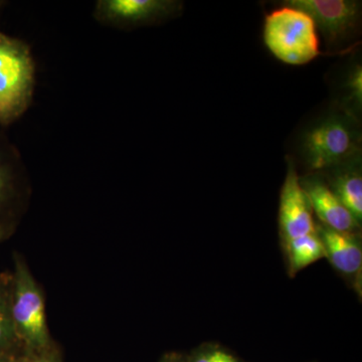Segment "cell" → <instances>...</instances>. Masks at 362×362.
I'll return each instance as SVG.
<instances>
[{"label":"cell","mask_w":362,"mask_h":362,"mask_svg":"<svg viewBox=\"0 0 362 362\" xmlns=\"http://www.w3.org/2000/svg\"><path fill=\"white\" fill-rule=\"evenodd\" d=\"M35 89V64L30 47L0 32V126L16 122L30 108Z\"/></svg>","instance_id":"1"},{"label":"cell","mask_w":362,"mask_h":362,"mask_svg":"<svg viewBox=\"0 0 362 362\" xmlns=\"http://www.w3.org/2000/svg\"><path fill=\"white\" fill-rule=\"evenodd\" d=\"M264 42L276 58L288 65H305L320 54L311 16L287 4L267 14Z\"/></svg>","instance_id":"2"},{"label":"cell","mask_w":362,"mask_h":362,"mask_svg":"<svg viewBox=\"0 0 362 362\" xmlns=\"http://www.w3.org/2000/svg\"><path fill=\"white\" fill-rule=\"evenodd\" d=\"M11 312L18 342L25 354L52 345L45 317V298L37 281L20 255H14Z\"/></svg>","instance_id":"3"},{"label":"cell","mask_w":362,"mask_h":362,"mask_svg":"<svg viewBox=\"0 0 362 362\" xmlns=\"http://www.w3.org/2000/svg\"><path fill=\"white\" fill-rule=\"evenodd\" d=\"M357 142L356 133L347 121L331 117L305 136L304 157L312 170L333 168L354 156Z\"/></svg>","instance_id":"4"},{"label":"cell","mask_w":362,"mask_h":362,"mask_svg":"<svg viewBox=\"0 0 362 362\" xmlns=\"http://www.w3.org/2000/svg\"><path fill=\"white\" fill-rule=\"evenodd\" d=\"M180 6V2L173 0H99L93 18L114 30H133L165 20L177 13Z\"/></svg>","instance_id":"5"},{"label":"cell","mask_w":362,"mask_h":362,"mask_svg":"<svg viewBox=\"0 0 362 362\" xmlns=\"http://www.w3.org/2000/svg\"><path fill=\"white\" fill-rule=\"evenodd\" d=\"M285 4L309 14L328 42L354 32L361 16V4L352 0H289Z\"/></svg>","instance_id":"6"},{"label":"cell","mask_w":362,"mask_h":362,"mask_svg":"<svg viewBox=\"0 0 362 362\" xmlns=\"http://www.w3.org/2000/svg\"><path fill=\"white\" fill-rule=\"evenodd\" d=\"M279 221L285 243L316 232L310 201L293 164L281 192Z\"/></svg>","instance_id":"7"},{"label":"cell","mask_w":362,"mask_h":362,"mask_svg":"<svg viewBox=\"0 0 362 362\" xmlns=\"http://www.w3.org/2000/svg\"><path fill=\"white\" fill-rule=\"evenodd\" d=\"M302 185L308 195L313 214L318 216L322 226L335 232H356L358 221L327 185L319 180H308Z\"/></svg>","instance_id":"8"},{"label":"cell","mask_w":362,"mask_h":362,"mask_svg":"<svg viewBox=\"0 0 362 362\" xmlns=\"http://www.w3.org/2000/svg\"><path fill=\"white\" fill-rule=\"evenodd\" d=\"M326 258L344 275L357 276L362 266V250L354 233L335 232L322 225L316 226Z\"/></svg>","instance_id":"9"},{"label":"cell","mask_w":362,"mask_h":362,"mask_svg":"<svg viewBox=\"0 0 362 362\" xmlns=\"http://www.w3.org/2000/svg\"><path fill=\"white\" fill-rule=\"evenodd\" d=\"M23 164L16 147L0 131V223L13 211L21 194Z\"/></svg>","instance_id":"10"},{"label":"cell","mask_w":362,"mask_h":362,"mask_svg":"<svg viewBox=\"0 0 362 362\" xmlns=\"http://www.w3.org/2000/svg\"><path fill=\"white\" fill-rule=\"evenodd\" d=\"M13 275L0 274V356L23 350L18 342L11 312Z\"/></svg>","instance_id":"11"},{"label":"cell","mask_w":362,"mask_h":362,"mask_svg":"<svg viewBox=\"0 0 362 362\" xmlns=\"http://www.w3.org/2000/svg\"><path fill=\"white\" fill-rule=\"evenodd\" d=\"M286 250L292 275L319 259L326 258L325 249L317 230L303 237L288 240L286 242Z\"/></svg>","instance_id":"12"},{"label":"cell","mask_w":362,"mask_h":362,"mask_svg":"<svg viewBox=\"0 0 362 362\" xmlns=\"http://www.w3.org/2000/svg\"><path fill=\"white\" fill-rule=\"evenodd\" d=\"M331 189L337 195L356 220L362 218V178L358 169H349L333 180Z\"/></svg>","instance_id":"13"},{"label":"cell","mask_w":362,"mask_h":362,"mask_svg":"<svg viewBox=\"0 0 362 362\" xmlns=\"http://www.w3.org/2000/svg\"><path fill=\"white\" fill-rule=\"evenodd\" d=\"M188 362H243L226 350L218 346H206L197 350Z\"/></svg>","instance_id":"14"},{"label":"cell","mask_w":362,"mask_h":362,"mask_svg":"<svg viewBox=\"0 0 362 362\" xmlns=\"http://www.w3.org/2000/svg\"><path fill=\"white\" fill-rule=\"evenodd\" d=\"M21 362H62L59 350L52 345L42 351L23 354Z\"/></svg>","instance_id":"15"},{"label":"cell","mask_w":362,"mask_h":362,"mask_svg":"<svg viewBox=\"0 0 362 362\" xmlns=\"http://www.w3.org/2000/svg\"><path fill=\"white\" fill-rule=\"evenodd\" d=\"M350 93L356 100V103L361 104L362 99V70L361 66H357L351 74L349 81Z\"/></svg>","instance_id":"16"},{"label":"cell","mask_w":362,"mask_h":362,"mask_svg":"<svg viewBox=\"0 0 362 362\" xmlns=\"http://www.w3.org/2000/svg\"><path fill=\"white\" fill-rule=\"evenodd\" d=\"M23 354H25L23 350H18V351L1 354L0 356V362H21Z\"/></svg>","instance_id":"17"},{"label":"cell","mask_w":362,"mask_h":362,"mask_svg":"<svg viewBox=\"0 0 362 362\" xmlns=\"http://www.w3.org/2000/svg\"><path fill=\"white\" fill-rule=\"evenodd\" d=\"M11 230H13V228H11V226L9 225V223H0V243L8 237Z\"/></svg>","instance_id":"18"},{"label":"cell","mask_w":362,"mask_h":362,"mask_svg":"<svg viewBox=\"0 0 362 362\" xmlns=\"http://www.w3.org/2000/svg\"><path fill=\"white\" fill-rule=\"evenodd\" d=\"M160 362H188V359L177 356V354H168V356H164Z\"/></svg>","instance_id":"19"}]
</instances>
